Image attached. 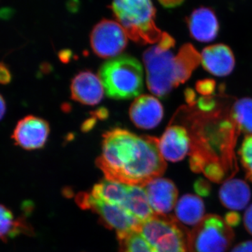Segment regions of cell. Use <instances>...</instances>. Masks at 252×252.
Here are the masks:
<instances>
[{
	"mask_svg": "<svg viewBox=\"0 0 252 252\" xmlns=\"http://www.w3.org/2000/svg\"><path fill=\"white\" fill-rule=\"evenodd\" d=\"M165 9H173L183 4L185 0H158Z\"/></svg>",
	"mask_w": 252,
	"mask_h": 252,
	"instance_id": "obj_28",
	"label": "cell"
},
{
	"mask_svg": "<svg viewBox=\"0 0 252 252\" xmlns=\"http://www.w3.org/2000/svg\"><path fill=\"white\" fill-rule=\"evenodd\" d=\"M104 92L110 98L127 99L143 90V69L138 60L122 55L104 63L99 71Z\"/></svg>",
	"mask_w": 252,
	"mask_h": 252,
	"instance_id": "obj_6",
	"label": "cell"
},
{
	"mask_svg": "<svg viewBox=\"0 0 252 252\" xmlns=\"http://www.w3.org/2000/svg\"><path fill=\"white\" fill-rule=\"evenodd\" d=\"M129 115L137 127L150 130L161 122L164 115L163 107L157 97L143 94L137 97L131 104Z\"/></svg>",
	"mask_w": 252,
	"mask_h": 252,
	"instance_id": "obj_13",
	"label": "cell"
},
{
	"mask_svg": "<svg viewBox=\"0 0 252 252\" xmlns=\"http://www.w3.org/2000/svg\"><path fill=\"white\" fill-rule=\"evenodd\" d=\"M231 252H252V240L238 244Z\"/></svg>",
	"mask_w": 252,
	"mask_h": 252,
	"instance_id": "obj_27",
	"label": "cell"
},
{
	"mask_svg": "<svg viewBox=\"0 0 252 252\" xmlns=\"http://www.w3.org/2000/svg\"><path fill=\"white\" fill-rule=\"evenodd\" d=\"M230 113L238 130L252 135V98L238 99L230 109Z\"/></svg>",
	"mask_w": 252,
	"mask_h": 252,
	"instance_id": "obj_20",
	"label": "cell"
},
{
	"mask_svg": "<svg viewBox=\"0 0 252 252\" xmlns=\"http://www.w3.org/2000/svg\"><path fill=\"white\" fill-rule=\"evenodd\" d=\"M75 200L81 208L92 210L98 215L101 223L115 230L117 236L136 229L142 223L125 207L94 198L90 192H80Z\"/></svg>",
	"mask_w": 252,
	"mask_h": 252,
	"instance_id": "obj_8",
	"label": "cell"
},
{
	"mask_svg": "<svg viewBox=\"0 0 252 252\" xmlns=\"http://www.w3.org/2000/svg\"><path fill=\"white\" fill-rule=\"evenodd\" d=\"M6 111V104L4 97L0 94V121L4 118Z\"/></svg>",
	"mask_w": 252,
	"mask_h": 252,
	"instance_id": "obj_29",
	"label": "cell"
},
{
	"mask_svg": "<svg viewBox=\"0 0 252 252\" xmlns=\"http://www.w3.org/2000/svg\"><path fill=\"white\" fill-rule=\"evenodd\" d=\"M191 140L185 126L170 124L159 140V149L165 160L175 162L190 152Z\"/></svg>",
	"mask_w": 252,
	"mask_h": 252,
	"instance_id": "obj_11",
	"label": "cell"
},
{
	"mask_svg": "<svg viewBox=\"0 0 252 252\" xmlns=\"http://www.w3.org/2000/svg\"><path fill=\"white\" fill-rule=\"evenodd\" d=\"M194 189L200 196H207L210 195L211 191L210 184L203 179H199L195 182Z\"/></svg>",
	"mask_w": 252,
	"mask_h": 252,
	"instance_id": "obj_23",
	"label": "cell"
},
{
	"mask_svg": "<svg viewBox=\"0 0 252 252\" xmlns=\"http://www.w3.org/2000/svg\"><path fill=\"white\" fill-rule=\"evenodd\" d=\"M239 154L247 177L252 182V135L244 139Z\"/></svg>",
	"mask_w": 252,
	"mask_h": 252,
	"instance_id": "obj_21",
	"label": "cell"
},
{
	"mask_svg": "<svg viewBox=\"0 0 252 252\" xmlns=\"http://www.w3.org/2000/svg\"><path fill=\"white\" fill-rule=\"evenodd\" d=\"M190 36L200 42L215 40L220 32V23L215 11L208 7L194 10L187 19Z\"/></svg>",
	"mask_w": 252,
	"mask_h": 252,
	"instance_id": "obj_15",
	"label": "cell"
},
{
	"mask_svg": "<svg viewBox=\"0 0 252 252\" xmlns=\"http://www.w3.org/2000/svg\"><path fill=\"white\" fill-rule=\"evenodd\" d=\"M174 38L164 32L157 45L143 54L149 91L160 98L167 97L175 88L186 82L201 62V56L191 44L181 47L178 54L172 51Z\"/></svg>",
	"mask_w": 252,
	"mask_h": 252,
	"instance_id": "obj_3",
	"label": "cell"
},
{
	"mask_svg": "<svg viewBox=\"0 0 252 252\" xmlns=\"http://www.w3.org/2000/svg\"><path fill=\"white\" fill-rule=\"evenodd\" d=\"M201 63L207 72L217 77H225L233 72L235 61L233 51L225 44H215L203 49Z\"/></svg>",
	"mask_w": 252,
	"mask_h": 252,
	"instance_id": "obj_16",
	"label": "cell"
},
{
	"mask_svg": "<svg viewBox=\"0 0 252 252\" xmlns=\"http://www.w3.org/2000/svg\"><path fill=\"white\" fill-rule=\"evenodd\" d=\"M204 213L205 205L203 200L193 194L183 195L176 204V217L186 225L195 226L204 218Z\"/></svg>",
	"mask_w": 252,
	"mask_h": 252,
	"instance_id": "obj_19",
	"label": "cell"
},
{
	"mask_svg": "<svg viewBox=\"0 0 252 252\" xmlns=\"http://www.w3.org/2000/svg\"><path fill=\"white\" fill-rule=\"evenodd\" d=\"M193 113L189 135L191 140L190 167L194 172H203L210 165L223 167L229 177L238 170L234 153L238 128L230 112L221 107L211 112Z\"/></svg>",
	"mask_w": 252,
	"mask_h": 252,
	"instance_id": "obj_2",
	"label": "cell"
},
{
	"mask_svg": "<svg viewBox=\"0 0 252 252\" xmlns=\"http://www.w3.org/2000/svg\"><path fill=\"white\" fill-rule=\"evenodd\" d=\"M95 162L107 180L140 187L161 177L167 167L158 139L122 128L104 134L102 152Z\"/></svg>",
	"mask_w": 252,
	"mask_h": 252,
	"instance_id": "obj_1",
	"label": "cell"
},
{
	"mask_svg": "<svg viewBox=\"0 0 252 252\" xmlns=\"http://www.w3.org/2000/svg\"><path fill=\"white\" fill-rule=\"evenodd\" d=\"M90 37L94 54L102 59H112L126 49L128 36L117 21L104 19L95 25Z\"/></svg>",
	"mask_w": 252,
	"mask_h": 252,
	"instance_id": "obj_9",
	"label": "cell"
},
{
	"mask_svg": "<svg viewBox=\"0 0 252 252\" xmlns=\"http://www.w3.org/2000/svg\"><path fill=\"white\" fill-rule=\"evenodd\" d=\"M188 235L174 217L154 215L117 238L119 252H189Z\"/></svg>",
	"mask_w": 252,
	"mask_h": 252,
	"instance_id": "obj_4",
	"label": "cell"
},
{
	"mask_svg": "<svg viewBox=\"0 0 252 252\" xmlns=\"http://www.w3.org/2000/svg\"><path fill=\"white\" fill-rule=\"evenodd\" d=\"M111 9L127 36L141 44H155L162 32L156 25L152 0H113Z\"/></svg>",
	"mask_w": 252,
	"mask_h": 252,
	"instance_id": "obj_5",
	"label": "cell"
},
{
	"mask_svg": "<svg viewBox=\"0 0 252 252\" xmlns=\"http://www.w3.org/2000/svg\"><path fill=\"white\" fill-rule=\"evenodd\" d=\"M144 188L156 215H167L176 206L178 190L171 180L158 177L150 181Z\"/></svg>",
	"mask_w": 252,
	"mask_h": 252,
	"instance_id": "obj_12",
	"label": "cell"
},
{
	"mask_svg": "<svg viewBox=\"0 0 252 252\" xmlns=\"http://www.w3.org/2000/svg\"><path fill=\"white\" fill-rule=\"evenodd\" d=\"M224 220L227 224L230 227H235L240 223V216L237 212H231L226 214Z\"/></svg>",
	"mask_w": 252,
	"mask_h": 252,
	"instance_id": "obj_25",
	"label": "cell"
},
{
	"mask_svg": "<svg viewBox=\"0 0 252 252\" xmlns=\"http://www.w3.org/2000/svg\"><path fill=\"white\" fill-rule=\"evenodd\" d=\"M244 223L247 230L252 235V205L248 207L244 216Z\"/></svg>",
	"mask_w": 252,
	"mask_h": 252,
	"instance_id": "obj_26",
	"label": "cell"
},
{
	"mask_svg": "<svg viewBox=\"0 0 252 252\" xmlns=\"http://www.w3.org/2000/svg\"><path fill=\"white\" fill-rule=\"evenodd\" d=\"M234 237L224 219L216 215H206L189 233V252H227Z\"/></svg>",
	"mask_w": 252,
	"mask_h": 252,
	"instance_id": "obj_7",
	"label": "cell"
},
{
	"mask_svg": "<svg viewBox=\"0 0 252 252\" xmlns=\"http://www.w3.org/2000/svg\"><path fill=\"white\" fill-rule=\"evenodd\" d=\"M21 235H34L32 227L24 217H15L9 208L0 204V240L7 243Z\"/></svg>",
	"mask_w": 252,
	"mask_h": 252,
	"instance_id": "obj_18",
	"label": "cell"
},
{
	"mask_svg": "<svg viewBox=\"0 0 252 252\" xmlns=\"http://www.w3.org/2000/svg\"><path fill=\"white\" fill-rule=\"evenodd\" d=\"M12 80V74L9 67L0 61V84L7 85Z\"/></svg>",
	"mask_w": 252,
	"mask_h": 252,
	"instance_id": "obj_24",
	"label": "cell"
},
{
	"mask_svg": "<svg viewBox=\"0 0 252 252\" xmlns=\"http://www.w3.org/2000/svg\"><path fill=\"white\" fill-rule=\"evenodd\" d=\"M70 90L74 100L91 106L99 103L105 93L98 76L89 70L82 71L73 78Z\"/></svg>",
	"mask_w": 252,
	"mask_h": 252,
	"instance_id": "obj_14",
	"label": "cell"
},
{
	"mask_svg": "<svg viewBox=\"0 0 252 252\" xmlns=\"http://www.w3.org/2000/svg\"><path fill=\"white\" fill-rule=\"evenodd\" d=\"M216 84L212 79H205L199 81L196 84V90L203 96L213 95Z\"/></svg>",
	"mask_w": 252,
	"mask_h": 252,
	"instance_id": "obj_22",
	"label": "cell"
},
{
	"mask_svg": "<svg viewBox=\"0 0 252 252\" xmlns=\"http://www.w3.org/2000/svg\"><path fill=\"white\" fill-rule=\"evenodd\" d=\"M251 198V190L245 181L232 179L225 181L220 190L223 206L232 210H243Z\"/></svg>",
	"mask_w": 252,
	"mask_h": 252,
	"instance_id": "obj_17",
	"label": "cell"
},
{
	"mask_svg": "<svg viewBox=\"0 0 252 252\" xmlns=\"http://www.w3.org/2000/svg\"><path fill=\"white\" fill-rule=\"evenodd\" d=\"M49 134V123L40 117L28 115L17 123L11 138L18 147L32 151L44 147Z\"/></svg>",
	"mask_w": 252,
	"mask_h": 252,
	"instance_id": "obj_10",
	"label": "cell"
}]
</instances>
